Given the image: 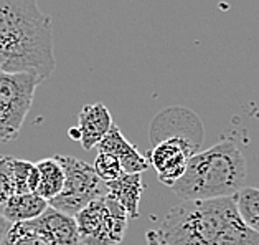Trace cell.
Listing matches in <instances>:
<instances>
[{
  "instance_id": "d6986e66",
  "label": "cell",
  "mask_w": 259,
  "mask_h": 245,
  "mask_svg": "<svg viewBox=\"0 0 259 245\" xmlns=\"http://www.w3.org/2000/svg\"><path fill=\"white\" fill-rule=\"evenodd\" d=\"M5 245H47V243L41 242L35 235V232L31 230L28 222H17L12 224V227L9 229Z\"/></svg>"
},
{
  "instance_id": "7a4b0ae2",
  "label": "cell",
  "mask_w": 259,
  "mask_h": 245,
  "mask_svg": "<svg viewBox=\"0 0 259 245\" xmlns=\"http://www.w3.org/2000/svg\"><path fill=\"white\" fill-rule=\"evenodd\" d=\"M246 159L231 137L188 159L185 174L170 187L182 200H211L233 197L246 187Z\"/></svg>"
},
{
  "instance_id": "ba28073f",
  "label": "cell",
  "mask_w": 259,
  "mask_h": 245,
  "mask_svg": "<svg viewBox=\"0 0 259 245\" xmlns=\"http://www.w3.org/2000/svg\"><path fill=\"white\" fill-rule=\"evenodd\" d=\"M114 126L109 110L103 103L84 104L78 116V129L81 133V146L91 151L99 146V143L107 136Z\"/></svg>"
},
{
  "instance_id": "52a82bcc",
  "label": "cell",
  "mask_w": 259,
  "mask_h": 245,
  "mask_svg": "<svg viewBox=\"0 0 259 245\" xmlns=\"http://www.w3.org/2000/svg\"><path fill=\"white\" fill-rule=\"evenodd\" d=\"M35 235L47 245H79V229L76 217L50 205L40 217L28 221Z\"/></svg>"
},
{
  "instance_id": "e0dca14e",
  "label": "cell",
  "mask_w": 259,
  "mask_h": 245,
  "mask_svg": "<svg viewBox=\"0 0 259 245\" xmlns=\"http://www.w3.org/2000/svg\"><path fill=\"white\" fill-rule=\"evenodd\" d=\"M93 166H94V169H96L98 176L104 182H112L124 174L122 164L119 162V159L114 154H109V153H101L99 151Z\"/></svg>"
},
{
  "instance_id": "8fae6325",
  "label": "cell",
  "mask_w": 259,
  "mask_h": 245,
  "mask_svg": "<svg viewBox=\"0 0 259 245\" xmlns=\"http://www.w3.org/2000/svg\"><path fill=\"white\" fill-rule=\"evenodd\" d=\"M50 207V202L47 199H43L40 194L36 192H25V194H14L2 216L7 219L10 224L17 222H28L33 219L40 217L43 212Z\"/></svg>"
},
{
  "instance_id": "5bb4252c",
  "label": "cell",
  "mask_w": 259,
  "mask_h": 245,
  "mask_svg": "<svg viewBox=\"0 0 259 245\" xmlns=\"http://www.w3.org/2000/svg\"><path fill=\"white\" fill-rule=\"evenodd\" d=\"M214 245H259V234L244 224L238 212L223 225Z\"/></svg>"
},
{
  "instance_id": "30bf717a",
  "label": "cell",
  "mask_w": 259,
  "mask_h": 245,
  "mask_svg": "<svg viewBox=\"0 0 259 245\" xmlns=\"http://www.w3.org/2000/svg\"><path fill=\"white\" fill-rule=\"evenodd\" d=\"M198 148L200 146L183 136H167L154 143V148L145 156H147L150 166L155 169V172H159L175 161L192 158Z\"/></svg>"
},
{
  "instance_id": "8992f818",
  "label": "cell",
  "mask_w": 259,
  "mask_h": 245,
  "mask_svg": "<svg viewBox=\"0 0 259 245\" xmlns=\"http://www.w3.org/2000/svg\"><path fill=\"white\" fill-rule=\"evenodd\" d=\"M56 158L65 167L66 179L63 191L50 200L52 207L69 216H78L93 200L109 194L107 182L99 178L94 166L73 156H56Z\"/></svg>"
},
{
  "instance_id": "2e32d148",
  "label": "cell",
  "mask_w": 259,
  "mask_h": 245,
  "mask_svg": "<svg viewBox=\"0 0 259 245\" xmlns=\"http://www.w3.org/2000/svg\"><path fill=\"white\" fill-rule=\"evenodd\" d=\"M12 174H14L15 194H25V192H36V191H38L40 172H38V167H36V164H33V162L14 158Z\"/></svg>"
},
{
  "instance_id": "4fadbf2b",
  "label": "cell",
  "mask_w": 259,
  "mask_h": 245,
  "mask_svg": "<svg viewBox=\"0 0 259 245\" xmlns=\"http://www.w3.org/2000/svg\"><path fill=\"white\" fill-rule=\"evenodd\" d=\"M40 172V186L36 194H40L43 199H47L48 202L55 199L65 187V167L60 162V159L53 156V158H45L36 162Z\"/></svg>"
},
{
  "instance_id": "277c9868",
  "label": "cell",
  "mask_w": 259,
  "mask_h": 245,
  "mask_svg": "<svg viewBox=\"0 0 259 245\" xmlns=\"http://www.w3.org/2000/svg\"><path fill=\"white\" fill-rule=\"evenodd\" d=\"M40 83L33 73L0 70V143L14 141L20 134Z\"/></svg>"
},
{
  "instance_id": "ac0fdd59",
  "label": "cell",
  "mask_w": 259,
  "mask_h": 245,
  "mask_svg": "<svg viewBox=\"0 0 259 245\" xmlns=\"http://www.w3.org/2000/svg\"><path fill=\"white\" fill-rule=\"evenodd\" d=\"M12 166H14L12 156H0V216H2L9 199L15 194Z\"/></svg>"
},
{
  "instance_id": "9a60e30c",
  "label": "cell",
  "mask_w": 259,
  "mask_h": 245,
  "mask_svg": "<svg viewBox=\"0 0 259 245\" xmlns=\"http://www.w3.org/2000/svg\"><path fill=\"white\" fill-rule=\"evenodd\" d=\"M235 200L244 224L259 234V189L257 187H243L235 196Z\"/></svg>"
},
{
  "instance_id": "44dd1931",
  "label": "cell",
  "mask_w": 259,
  "mask_h": 245,
  "mask_svg": "<svg viewBox=\"0 0 259 245\" xmlns=\"http://www.w3.org/2000/svg\"><path fill=\"white\" fill-rule=\"evenodd\" d=\"M68 134H69V137H71V139H74V141H81V133H79L78 126L69 129V131H68Z\"/></svg>"
},
{
  "instance_id": "3957f363",
  "label": "cell",
  "mask_w": 259,
  "mask_h": 245,
  "mask_svg": "<svg viewBox=\"0 0 259 245\" xmlns=\"http://www.w3.org/2000/svg\"><path fill=\"white\" fill-rule=\"evenodd\" d=\"M236 214L235 196L183 200L167 212L159 227L145 232V245H214L220 230Z\"/></svg>"
},
{
  "instance_id": "5b68a950",
  "label": "cell",
  "mask_w": 259,
  "mask_h": 245,
  "mask_svg": "<svg viewBox=\"0 0 259 245\" xmlns=\"http://www.w3.org/2000/svg\"><path fill=\"white\" fill-rule=\"evenodd\" d=\"M74 217L83 245H119L131 219L124 205L109 194L93 200Z\"/></svg>"
},
{
  "instance_id": "6da1fadb",
  "label": "cell",
  "mask_w": 259,
  "mask_h": 245,
  "mask_svg": "<svg viewBox=\"0 0 259 245\" xmlns=\"http://www.w3.org/2000/svg\"><path fill=\"white\" fill-rule=\"evenodd\" d=\"M55 68L52 17L36 0H0V70L33 73L43 83Z\"/></svg>"
},
{
  "instance_id": "ffe728a7",
  "label": "cell",
  "mask_w": 259,
  "mask_h": 245,
  "mask_svg": "<svg viewBox=\"0 0 259 245\" xmlns=\"http://www.w3.org/2000/svg\"><path fill=\"white\" fill-rule=\"evenodd\" d=\"M10 227H12V224L4 216H0V245H5V238H7Z\"/></svg>"
},
{
  "instance_id": "9c48e42d",
  "label": "cell",
  "mask_w": 259,
  "mask_h": 245,
  "mask_svg": "<svg viewBox=\"0 0 259 245\" xmlns=\"http://www.w3.org/2000/svg\"><path fill=\"white\" fill-rule=\"evenodd\" d=\"M98 151L114 154L119 159V162L122 164L125 174H142L150 166L147 156L142 154L134 144L125 139L122 131L116 124L111 128V131L107 133L104 139L99 143Z\"/></svg>"
},
{
  "instance_id": "7c38bea8",
  "label": "cell",
  "mask_w": 259,
  "mask_h": 245,
  "mask_svg": "<svg viewBox=\"0 0 259 245\" xmlns=\"http://www.w3.org/2000/svg\"><path fill=\"white\" fill-rule=\"evenodd\" d=\"M109 196L119 200L124 209L127 211L131 219L139 217V204H141L144 184H142V174H122L121 178L107 182Z\"/></svg>"
}]
</instances>
